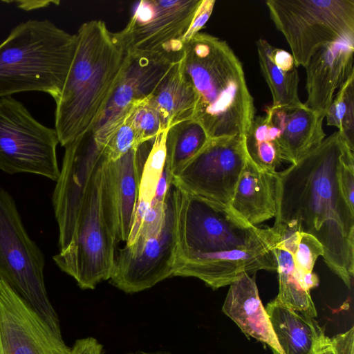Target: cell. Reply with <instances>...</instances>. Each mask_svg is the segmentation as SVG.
Wrapping results in <instances>:
<instances>
[{
	"label": "cell",
	"instance_id": "obj_1",
	"mask_svg": "<svg viewBox=\"0 0 354 354\" xmlns=\"http://www.w3.org/2000/svg\"><path fill=\"white\" fill-rule=\"evenodd\" d=\"M348 149L337 131L295 163L277 171L273 227L315 236L323 245L326 265L350 288L354 274V209L339 182L340 164Z\"/></svg>",
	"mask_w": 354,
	"mask_h": 354
},
{
	"label": "cell",
	"instance_id": "obj_2",
	"mask_svg": "<svg viewBox=\"0 0 354 354\" xmlns=\"http://www.w3.org/2000/svg\"><path fill=\"white\" fill-rule=\"evenodd\" d=\"M73 62L55 101V129L65 147L90 131L122 78L129 59L117 32L101 20L82 24Z\"/></svg>",
	"mask_w": 354,
	"mask_h": 354
},
{
	"label": "cell",
	"instance_id": "obj_3",
	"mask_svg": "<svg viewBox=\"0 0 354 354\" xmlns=\"http://www.w3.org/2000/svg\"><path fill=\"white\" fill-rule=\"evenodd\" d=\"M182 65L195 93L192 120L210 139L244 138L255 107L243 65L229 44L198 32L185 44Z\"/></svg>",
	"mask_w": 354,
	"mask_h": 354
},
{
	"label": "cell",
	"instance_id": "obj_4",
	"mask_svg": "<svg viewBox=\"0 0 354 354\" xmlns=\"http://www.w3.org/2000/svg\"><path fill=\"white\" fill-rule=\"evenodd\" d=\"M77 45L48 19L19 24L0 44V97L40 91L55 101L71 68Z\"/></svg>",
	"mask_w": 354,
	"mask_h": 354
},
{
	"label": "cell",
	"instance_id": "obj_5",
	"mask_svg": "<svg viewBox=\"0 0 354 354\" xmlns=\"http://www.w3.org/2000/svg\"><path fill=\"white\" fill-rule=\"evenodd\" d=\"M176 215V260L234 250L274 248L272 227H259L238 216L229 206L171 186Z\"/></svg>",
	"mask_w": 354,
	"mask_h": 354
},
{
	"label": "cell",
	"instance_id": "obj_6",
	"mask_svg": "<svg viewBox=\"0 0 354 354\" xmlns=\"http://www.w3.org/2000/svg\"><path fill=\"white\" fill-rule=\"evenodd\" d=\"M104 155L88 183L70 243L53 257L57 266L83 290L94 289L109 280L117 241L106 219L102 203V171Z\"/></svg>",
	"mask_w": 354,
	"mask_h": 354
},
{
	"label": "cell",
	"instance_id": "obj_7",
	"mask_svg": "<svg viewBox=\"0 0 354 354\" xmlns=\"http://www.w3.org/2000/svg\"><path fill=\"white\" fill-rule=\"evenodd\" d=\"M44 256L31 239L12 196L0 189V279L51 328L62 334L44 281Z\"/></svg>",
	"mask_w": 354,
	"mask_h": 354
},
{
	"label": "cell",
	"instance_id": "obj_8",
	"mask_svg": "<svg viewBox=\"0 0 354 354\" xmlns=\"http://www.w3.org/2000/svg\"><path fill=\"white\" fill-rule=\"evenodd\" d=\"M266 3L297 67H305L320 47L354 34V0H268Z\"/></svg>",
	"mask_w": 354,
	"mask_h": 354
},
{
	"label": "cell",
	"instance_id": "obj_9",
	"mask_svg": "<svg viewBox=\"0 0 354 354\" xmlns=\"http://www.w3.org/2000/svg\"><path fill=\"white\" fill-rule=\"evenodd\" d=\"M56 130L37 121L24 104L12 96L0 97V170L28 173L53 181L60 169Z\"/></svg>",
	"mask_w": 354,
	"mask_h": 354
},
{
	"label": "cell",
	"instance_id": "obj_10",
	"mask_svg": "<svg viewBox=\"0 0 354 354\" xmlns=\"http://www.w3.org/2000/svg\"><path fill=\"white\" fill-rule=\"evenodd\" d=\"M201 1L142 0L117 33L131 55H164L178 62L184 53L183 37Z\"/></svg>",
	"mask_w": 354,
	"mask_h": 354
},
{
	"label": "cell",
	"instance_id": "obj_11",
	"mask_svg": "<svg viewBox=\"0 0 354 354\" xmlns=\"http://www.w3.org/2000/svg\"><path fill=\"white\" fill-rule=\"evenodd\" d=\"M172 186V185H171ZM177 236L172 187L166 198V216L157 235L125 245L115 255L110 282L126 293H136L174 277Z\"/></svg>",
	"mask_w": 354,
	"mask_h": 354
},
{
	"label": "cell",
	"instance_id": "obj_12",
	"mask_svg": "<svg viewBox=\"0 0 354 354\" xmlns=\"http://www.w3.org/2000/svg\"><path fill=\"white\" fill-rule=\"evenodd\" d=\"M248 156L244 138L209 139L172 178V185L192 194L229 206Z\"/></svg>",
	"mask_w": 354,
	"mask_h": 354
},
{
	"label": "cell",
	"instance_id": "obj_13",
	"mask_svg": "<svg viewBox=\"0 0 354 354\" xmlns=\"http://www.w3.org/2000/svg\"><path fill=\"white\" fill-rule=\"evenodd\" d=\"M62 165L53 194V206L59 229V251L70 243L91 176L104 156L89 133L65 147Z\"/></svg>",
	"mask_w": 354,
	"mask_h": 354
},
{
	"label": "cell",
	"instance_id": "obj_14",
	"mask_svg": "<svg viewBox=\"0 0 354 354\" xmlns=\"http://www.w3.org/2000/svg\"><path fill=\"white\" fill-rule=\"evenodd\" d=\"M175 62L163 55L129 54L127 64L104 110L88 131L98 146L104 147L132 111L147 100Z\"/></svg>",
	"mask_w": 354,
	"mask_h": 354
},
{
	"label": "cell",
	"instance_id": "obj_15",
	"mask_svg": "<svg viewBox=\"0 0 354 354\" xmlns=\"http://www.w3.org/2000/svg\"><path fill=\"white\" fill-rule=\"evenodd\" d=\"M71 347L0 279V354H70Z\"/></svg>",
	"mask_w": 354,
	"mask_h": 354
},
{
	"label": "cell",
	"instance_id": "obj_16",
	"mask_svg": "<svg viewBox=\"0 0 354 354\" xmlns=\"http://www.w3.org/2000/svg\"><path fill=\"white\" fill-rule=\"evenodd\" d=\"M151 144L152 140L146 142L116 160L104 158L103 161L102 207L117 241L128 240L138 199L141 170Z\"/></svg>",
	"mask_w": 354,
	"mask_h": 354
},
{
	"label": "cell",
	"instance_id": "obj_17",
	"mask_svg": "<svg viewBox=\"0 0 354 354\" xmlns=\"http://www.w3.org/2000/svg\"><path fill=\"white\" fill-rule=\"evenodd\" d=\"M272 249L234 250L180 258L175 261L174 276L195 277L216 290L230 285L245 274L277 271Z\"/></svg>",
	"mask_w": 354,
	"mask_h": 354
},
{
	"label": "cell",
	"instance_id": "obj_18",
	"mask_svg": "<svg viewBox=\"0 0 354 354\" xmlns=\"http://www.w3.org/2000/svg\"><path fill=\"white\" fill-rule=\"evenodd\" d=\"M354 34L320 47L304 67L307 100L304 104L324 115L337 89L354 73Z\"/></svg>",
	"mask_w": 354,
	"mask_h": 354
},
{
	"label": "cell",
	"instance_id": "obj_19",
	"mask_svg": "<svg viewBox=\"0 0 354 354\" xmlns=\"http://www.w3.org/2000/svg\"><path fill=\"white\" fill-rule=\"evenodd\" d=\"M266 114L278 130V141L283 162L294 164L326 138L324 115L304 103L285 106H268Z\"/></svg>",
	"mask_w": 354,
	"mask_h": 354
},
{
	"label": "cell",
	"instance_id": "obj_20",
	"mask_svg": "<svg viewBox=\"0 0 354 354\" xmlns=\"http://www.w3.org/2000/svg\"><path fill=\"white\" fill-rule=\"evenodd\" d=\"M222 311L247 336L268 344L281 354L268 315L260 299L255 279L243 274L230 285Z\"/></svg>",
	"mask_w": 354,
	"mask_h": 354
},
{
	"label": "cell",
	"instance_id": "obj_21",
	"mask_svg": "<svg viewBox=\"0 0 354 354\" xmlns=\"http://www.w3.org/2000/svg\"><path fill=\"white\" fill-rule=\"evenodd\" d=\"M276 173L259 169L248 158L229 207L243 221L255 226L274 217Z\"/></svg>",
	"mask_w": 354,
	"mask_h": 354
},
{
	"label": "cell",
	"instance_id": "obj_22",
	"mask_svg": "<svg viewBox=\"0 0 354 354\" xmlns=\"http://www.w3.org/2000/svg\"><path fill=\"white\" fill-rule=\"evenodd\" d=\"M266 310L281 354H315L326 335L314 317L294 310L276 299Z\"/></svg>",
	"mask_w": 354,
	"mask_h": 354
},
{
	"label": "cell",
	"instance_id": "obj_23",
	"mask_svg": "<svg viewBox=\"0 0 354 354\" xmlns=\"http://www.w3.org/2000/svg\"><path fill=\"white\" fill-rule=\"evenodd\" d=\"M256 45L261 71L272 94L271 106L301 104L298 93L299 73L291 53L261 38Z\"/></svg>",
	"mask_w": 354,
	"mask_h": 354
},
{
	"label": "cell",
	"instance_id": "obj_24",
	"mask_svg": "<svg viewBox=\"0 0 354 354\" xmlns=\"http://www.w3.org/2000/svg\"><path fill=\"white\" fill-rule=\"evenodd\" d=\"M148 102L158 111L164 129L192 120L195 93L183 71L182 59L173 64L148 97Z\"/></svg>",
	"mask_w": 354,
	"mask_h": 354
},
{
	"label": "cell",
	"instance_id": "obj_25",
	"mask_svg": "<svg viewBox=\"0 0 354 354\" xmlns=\"http://www.w3.org/2000/svg\"><path fill=\"white\" fill-rule=\"evenodd\" d=\"M209 139L203 127L194 120L180 122L168 129L165 167L172 177L199 153Z\"/></svg>",
	"mask_w": 354,
	"mask_h": 354
},
{
	"label": "cell",
	"instance_id": "obj_26",
	"mask_svg": "<svg viewBox=\"0 0 354 354\" xmlns=\"http://www.w3.org/2000/svg\"><path fill=\"white\" fill-rule=\"evenodd\" d=\"M249 160L259 169L275 173L283 162L278 141V130L268 115L254 117L244 137Z\"/></svg>",
	"mask_w": 354,
	"mask_h": 354
},
{
	"label": "cell",
	"instance_id": "obj_27",
	"mask_svg": "<svg viewBox=\"0 0 354 354\" xmlns=\"http://www.w3.org/2000/svg\"><path fill=\"white\" fill-rule=\"evenodd\" d=\"M272 253L279 275V292L274 299L294 310L316 317L317 310L310 292L299 282L292 255L278 247L272 249Z\"/></svg>",
	"mask_w": 354,
	"mask_h": 354
},
{
	"label": "cell",
	"instance_id": "obj_28",
	"mask_svg": "<svg viewBox=\"0 0 354 354\" xmlns=\"http://www.w3.org/2000/svg\"><path fill=\"white\" fill-rule=\"evenodd\" d=\"M325 118L327 125L337 127L354 151V73L338 89Z\"/></svg>",
	"mask_w": 354,
	"mask_h": 354
},
{
	"label": "cell",
	"instance_id": "obj_29",
	"mask_svg": "<svg viewBox=\"0 0 354 354\" xmlns=\"http://www.w3.org/2000/svg\"><path fill=\"white\" fill-rule=\"evenodd\" d=\"M165 129L153 140L141 170L138 201L151 204L166 163Z\"/></svg>",
	"mask_w": 354,
	"mask_h": 354
},
{
	"label": "cell",
	"instance_id": "obj_30",
	"mask_svg": "<svg viewBox=\"0 0 354 354\" xmlns=\"http://www.w3.org/2000/svg\"><path fill=\"white\" fill-rule=\"evenodd\" d=\"M129 119L136 132L140 145L153 140L165 130L158 111L148 102V98L132 111Z\"/></svg>",
	"mask_w": 354,
	"mask_h": 354
},
{
	"label": "cell",
	"instance_id": "obj_31",
	"mask_svg": "<svg viewBox=\"0 0 354 354\" xmlns=\"http://www.w3.org/2000/svg\"><path fill=\"white\" fill-rule=\"evenodd\" d=\"M129 115L103 147V152L107 160H116L131 149L140 146Z\"/></svg>",
	"mask_w": 354,
	"mask_h": 354
},
{
	"label": "cell",
	"instance_id": "obj_32",
	"mask_svg": "<svg viewBox=\"0 0 354 354\" xmlns=\"http://www.w3.org/2000/svg\"><path fill=\"white\" fill-rule=\"evenodd\" d=\"M324 248L313 235L301 232L297 249L292 255L295 266L299 272H312L319 256L324 255Z\"/></svg>",
	"mask_w": 354,
	"mask_h": 354
},
{
	"label": "cell",
	"instance_id": "obj_33",
	"mask_svg": "<svg viewBox=\"0 0 354 354\" xmlns=\"http://www.w3.org/2000/svg\"><path fill=\"white\" fill-rule=\"evenodd\" d=\"M315 354H354V327L332 337L326 336Z\"/></svg>",
	"mask_w": 354,
	"mask_h": 354
},
{
	"label": "cell",
	"instance_id": "obj_34",
	"mask_svg": "<svg viewBox=\"0 0 354 354\" xmlns=\"http://www.w3.org/2000/svg\"><path fill=\"white\" fill-rule=\"evenodd\" d=\"M342 192L350 207L354 209V154L348 149L344 154L339 170Z\"/></svg>",
	"mask_w": 354,
	"mask_h": 354
},
{
	"label": "cell",
	"instance_id": "obj_35",
	"mask_svg": "<svg viewBox=\"0 0 354 354\" xmlns=\"http://www.w3.org/2000/svg\"><path fill=\"white\" fill-rule=\"evenodd\" d=\"M215 3L214 0H201L190 26L183 37L184 44L200 32V30L205 26L213 12Z\"/></svg>",
	"mask_w": 354,
	"mask_h": 354
},
{
	"label": "cell",
	"instance_id": "obj_36",
	"mask_svg": "<svg viewBox=\"0 0 354 354\" xmlns=\"http://www.w3.org/2000/svg\"><path fill=\"white\" fill-rule=\"evenodd\" d=\"M70 354H103V346L94 337L77 339Z\"/></svg>",
	"mask_w": 354,
	"mask_h": 354
},
{
	"label": "cell",
	"instance_id": "obj_37",
	"mask_svg": "<svg viewBox=\"0 0 354 354\" xmlns=\"http://www.w3.org/2000/svg\"><path fill=\"white\" fill-rule=\"evenodd\" d=\"M172 176L165 167L151 203H165L172 185Z\"/></svg>",
	"mask_w": 354,
	"mask_h": 354
},
{
	"label": "cell",
	"instance_id": "obj_38",
	"mask_svg": "<svg viewBox=\"0 0 354 354\" xmlns=\"http://www.w3.org/2000/svg\"><path fill=\"white\" fill-rule=\"evenodd\" d=\"M16 3L17 6L24 10H36L46 6H48L50 3H59V1H12Z\"/></svg>",
	"mask_w": 354,
	"mask_h": 354
},
{
	"label": "cell",
	"instance_id": "obj_39",
	"mask_svg": "<svg viewBox=\"0 0 354 354\" xmlns=\"http://www.w3.org/2000/svg\"><path fill=\"white\" fill-rule=\"evenodd\" d=\"M126 354H171L166 352H146V351H137L133 353H129Z\"/></svg>",
	"mask_w": 354,
	"mask_h": 354
},
{
	"label": "cell",
	"instance_id": "obj_40",
	"mask_svg": "<svg viewBox=\"0 0 354 354\" xmlns=\"http://www.w3.org/2000/svg\"><path fill=\"white\" fill-rule=\"evenodd\" d=\"M1 189V187H0V189Z\"/></svg>",
	"mask_w": 354,
	"mask_h": 354
}]
</instances>
